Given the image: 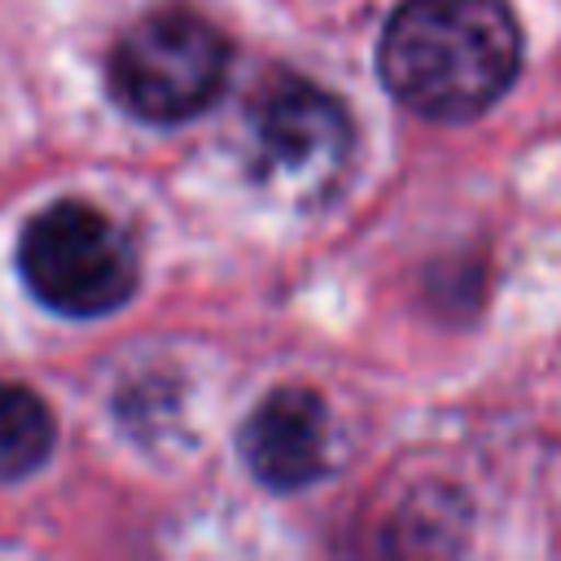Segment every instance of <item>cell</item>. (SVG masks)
I'll use <instances>...</instances> for the list:
<instances>
[{
    "mask_svg": "<svg viewBox=\"0 0 561 561\" xmlns=\"http://www.w3.org/2000/svg\"><path fill=\"white\" fill-rule=\"evenodd\" d=\"M517 66L522 35L504 0H403L377 44L386 92L434 123L491 110Z\"/></svg>",
    "mask_w": 561,
    "mask_h": 561,
    "instance_id": "1",
    "label": "cell"
},
{
    "mask_svg": "<svg viewBox=\"0 0 561 561\" xmlns=\"http://www.w3.org/2000/svg\"><path fill=\"white\" fill-rule=\"evenodd\" d=\"M232 48L224 31L197 9L171 4L136 26L110 53L105 83L110 96L140 123H188L210 110L228 83Z\"/></svg>",
    "mask_w": 561,
    "mask_h": 561,
    "instance_id": "2",
    "label": "cell"
},
{
    "mask_svg": "<svg viewBox=\"0 0 561 561\" xmlns=\"http://www.w3.org/2000/svg\"><path fill=\"white\" fill-rule=\"evenodd\" d=\"M26 289L57 316L96 320L118 311L140 280V259L123 224L88 202H53L18 237Z\"/></svg>",
    "mask_w": 561,
    "mask_h": 561,
    "instance_id": "3",
    "label": "cell"
},
{
    "mask_svg": "<svg viewBox=\"0 0 561 561\" xmlns=\"http://www.w3.org/2000/svg\"><path fill=\"white\" fill-rule=\"evenodd\" d=\"M250 171L280 202H324L351 167V118L337 96L298 79L272 75L245 114Z\"/></svg>",
    "mask_w": 561,
    "mask_h": 561,
    "instance_id": "4",
    "label": "cell"
},
{
    "mask_svg": "<svg viewBox=\"0 0 561 561\" xmlns=\"http://www.w3.org/2000/svg\"><path fill=\"white\" fill-rule=\"evenodd\" d=\"M329 408L316 390L280 386L241 425V456L272 491H298L329 473Z\"/></svg>",
    "mask_w": 561,
    "mask_h": 561,
    "instance_id": "5",
    "label": "cell"
},
{
    "mask_svg": "<svg viewBox=\"0 0 561 561\" xmlns=\"http://www.w3.org/2000/svg\"><path fill=\"white\" fill-rule=\"evenodd\" d=\"M53 438L57 425L48 403L18 381H0V482L35 473L48 460Z\"/></svg>",
    "mask_w": 561,
    "mask_h": 561,
    "instance_id": "6",
    "label": "cell"
}]
</instances>
